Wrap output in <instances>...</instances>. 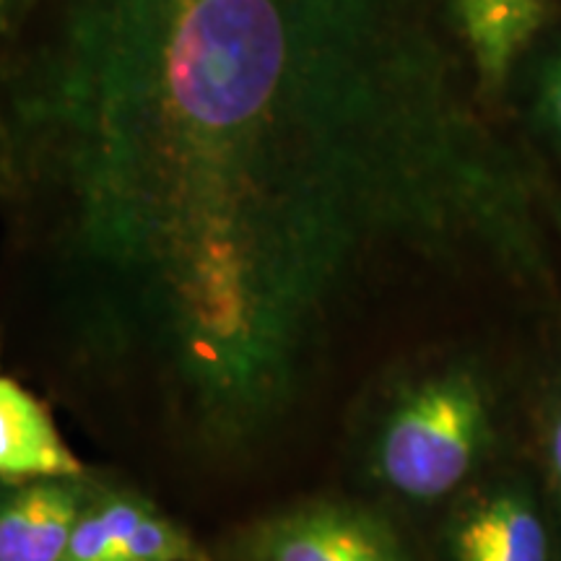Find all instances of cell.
Returning <instances> with one entry per match:
<instances>
[{
	"instance_id": "3",
	"label": "cell",
	"mask_w": 561,
	"mask_h": 561,
	"mask_svg": "<svg viewBox=\"0 0 561 561\" xmlns=\"http://www.w3.org/2000/svg\"><path fill=\"white\" fill-rule=\"evenodd\" d=\"M234 561H416L382 512L367 504L307 500L252 523Z\"/></svg>"
},
{
	"instance_id": "6",
	"label": "cell",
	"mask_w": 561,
	"mask_h": 561,
	"mask_svg": "<svg viewBox=\"0 0 561 561\" xmlns=\"http://www.w3.org/2000/svg\"><path fill=\"white\" fill-rule=\"evenodd\" d=\"M89 466L70 450L45 401L0 371V481L81 476Z\"/></svg>"
},
{
	"instance_id": "2",
	"label": "cell",
	"mask_w": 561,
	"mask_h": 561,
	"mask_svg": "<svg viewBox=\"0 0 561 561\" xmlns=\"http://www.w3.org/2000/svg\"><path fill=\"white\" fill-rule=\"evenodd\" d=\"M494 437V401L471 367L405 385L371 430L369 471L398 500L432 504L471 479Z\"/></svg>"
},
{
	"instance_id": "10",
	"label": "cell",
	"mask_w": 561,
	"mask_h": 561,
	"mask_svg": "<svg viewBox=\"0 0 561 561\" xmlns=\"http://www.w3.org/2000/svg\"><path fill=\"white\" fill-rule=\"evenodd\" d=\"M533 447L546 496L561 530V369L546 382L533 419Z\"/></svg>"
},
{
	"instance_id": "8",
	"label": "cell",
	"mask_w": 561,
	"mask_h": 561,
	"mask_svg": "<svg viewBox=\"0 0 561 561\" xmlns=\"http://www.w3.org/2000/svg\"><path fill=\"white\" fill-rule=\"evenodd\" d=\"M153 504L136 483L100 471L60 561H115L123 538Z\"/></svg>"
},
{
	"instance_id": "7",
	"label": "cell",
	"mask_w": 561,
	"mask_h": 561,
	"mask_svg": "<svg viewBox=\"0 0 561 561\" xmlns=\"http://www.w3.org/2000/svg\"><path fill=\"white\" fill-rule=\"evenodd\" d=\"M458 24L483 79L500 83L543 21V0H455Z\"/></svg>"
},
{
	"instance_id": "11",
	"label": "cell",
	"mask_w": 561,
	"mask_h": 561,
	"mask_svg": "<svg viewBox=\"0 0 561 561\" xmlns=\"http://www.w3.org/2000/svg\"><path fill=\"white\" fill-rule=\"evenodd\" d=\"M26 0H0V37L11 30V24L24 9Z\"/></svg>"
},
{
	"instance_id": "1",
	"label": "cell",
	"mask_w": 561,
	"mask_h": 561,
	"mask_svg": "<svg viewBox=\"0 0 561 561\" xmlns=\"http://www.w3.org/2000/svg\"><path fill=\"white\" fill-rule=\"evenodd\" d=\"M483 180L416 0H26L0 37L19 273L112 380L289 359L380 234H442Z\"/></svg>"
},
{
	"instance_id": "4",
	"label": "cell",
	"mask_w": 561,
	"mask_h": 561,
	"mask_svg": "<svg viewBox=\"0 0 561 561\" xmlns=\"http://www.w3.org/2000/svg\"><path fill=\"white\" fill-rule=\"evenodd\" d=\"M100 471L0 481V561H60Z\"/></svg>"
},
{
	"instance_id": "5",
	"label": "cell",
	"mask_w": 561,
	"mask_h": 561,
	"mask_svg": "<svg viewBox=\"0 0 561 561\" xmlns=\"http://www.w3.org/2000/svg\"><path fill=\"white\" fill-rule=\"evenodd\" d=\"M549 551L543 512L520 483H494L455 515L453 561H549Z\"/></svg>"
},
{
	"instance_id": "12",
	"label": "cell",
	"mask_w": 561,
	"mask_h": 561,
	"mask_svg": "<svg viewBox=\"0 0 561 561\" xmlns=\"http://www.w3.org/2000/svg\"><path fill=\"white\" fill-rule=\"evenodd\" d=\"M549 110H551V117L553 123L561 128V81H557L549 91Z\"/></svg>"
},
{
	"instance_id": "9",
	"label": "cell",
	"mask_w": 561,
	"mask_h": 561,
	"mask_svg": "<svg viewBox=\"0 0 561 561\" xmlns=\"http://www.w3.org/2000/svg\"><path fill=\"white\" fill-rule=\"evenodd\" d=\"M115 561H216V557L185 525L153 504L123 538Z\"/></svg>"
}]
</instances>
